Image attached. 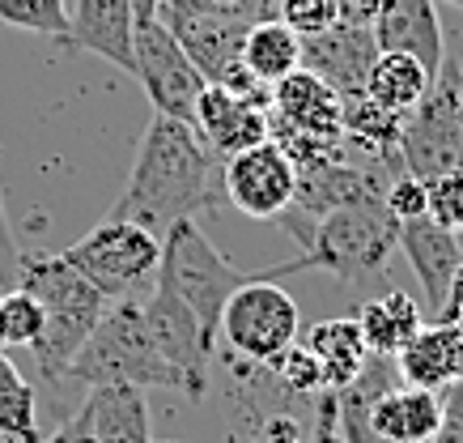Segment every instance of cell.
Listing matches in <instances>:
<instances>
[{"label": "cell", "mask_w": 463, "mask_h": 443, "mask_svg": "<svg viewBox=\"0 0 463 443\" xmlns=\"http://www.w3.org/2000/svg\"><path fill=\"white\" fill-rule=\"evenodd\" d=\"M213 179L217 154L200 141V132L183 120L154 115L111 217L137 222L162 239L175 222H196V214L213 200Z\"/></svg>", "instance_id": "6da1fadb"}, {"label": "cell", "mask_w": 463, "mask_h": 443, "mask_svg": "<svg viewBox=\"0 0 463 443\" xmlns=\"http://www.w3.org/2000/svg\"><path fill=\"white\" fill-rule=\"evenodd\" d=\"M272 17V0H162L157 22L175 34V43L187 52V60L204 72L209 86H222L239 99L268 102L272 90H264L251 72L242 69V43L255 22Z\"/></svg>", "instance_id": "7a4b0ae2"}, {"label": "cell", "mask_w": 463, "mask_h": 443, "mask_svg": "<svg viewBox=\"0 0 463 443\" xmlns=\"http://www.w3.org/2000/svg\"><path fill=\"white\" fill-rule=\"evenodd\" d=\"M17 286L34 294V303L43 307V337L30 350H34L39 375L60 388L69 380L77 350L107 312V299L72 269L69 260L52 256V252H34V256L22 252V282Z\"/></svg>", "instance_id": "3957f363"}, {"label": "cell", "mask_w": 463, "mask_h": 443, "mask_svg": "<svg viewBox=\"0 0 463 443\" xmlns=\"http://www.w3.org/2000/svg\"><path fill=\"white\" fill-rule=\"evenodd\" d=\"M400 247V222L387 209V200H370V205H340L332 214H323L315 222L307 239V252L294 260H285L277 269H264L255 277H289V273L323 269L340 277V282H362L387 269L392 252Z\"/></svg>", "instance_id": "277c9868"}, {"label": "cell", "mask_w": 463, "mask_h": 443, "mask_svg": "<svg viewBox=\"0 0 463 443\" xmlns=\"http://www.w3.org/2000/svg\"><path fill=\"white\" fill-rule=\"evenodd\" d=\"M69 384L102 388V384H128V388H170L183 392L179 375L170 371V362L157 354L149 324H145L141 299H115L107 303L102 320L85 337L69 367Z\"/></svg>", "instance_id": "5b68a950"}, {"label": "cell", "mask_w": 463, "mask_h": 443, "mask_svg": "<svg viewBox=\"0 0 463 443\" xmlns=\"http://www.w3.org/2000/svg\"><path fill=\"white\" fill-rule=\"evenodd\" d=\"M157 282H166V286L192 307V315L200 320L204 342L217 345L225 303H230V294L247 282V273L234 269V265L213 247V239L196 226V222H175V226L162 235Z\"/></svg>", "instance_id": "8992f818"}, {"label": "cell", "mask_w": 463, "mask_h": 443, "mask_svg": "<svg viewBox=\"0 0 463 443\" xmlns=\"http://www.w3.org/2000/svg\"><path fill=\"white\" fill-rule=\"evenodd\" d=\"M60 256L69 260L72 269L81 273L107 303L137 299L149 282H157L162 239L149 235L145 226H137V222L107 217L90 235H81L69 252H60Z\"/></svg>", "instance_id": "52a82bcc"}, {"label": "cell", "mask_w": 463, "mask_h": 443, "mask_svg": "<svg viewBox=\"0 0 463 443\" xmlns=\"http://www.w3.org/2000/svg\"><path fill=\"white\" fill-rule=\"evenodd\" d=\"M298 329H302V315H298L294 294H285L277 282L268 277H247L222 312V342L230 350L234 362L247 367H272L277 358L298 345Z\"/></svg>", "instance_id": "ba28073f"}, {"label": "cell", "mask_w": 463, "mask_h": 443, "mask_svg": "<svg viewBox=\"0 0 463 443\" xmlns=\"http://www.w3.org/2000/svg\"><path fill=\"white\" fill-rule=\"evenodd\" d=\"M459 82H463V64H455L447 56L442 69L430 77V90L417 102V111H408V120H404L400 162L417 179H434V175L459 167V149H463Z\"/></svg>", "instance_id": "9c48e42d"}, {"label": "cell", "mask_w": 463, "mask_h": 443, "mask_svg": "<svg viewBox=\"0 0 463 443\" xmlns=\"http://www.w3.org/2000/svg\"><path fill=\"white\" fill-rule=\"evenodd\" d=\"M137 82H141L145 99L154 102V115H170L192 124L196 120V102L204 94V72L187 60L175 34L162 22H141L137 26Z\"/></svg>", "instance_id": "30bf717a"}, {"label": "cell", "mask_w": 463, "mask_h": 443, "mask_svg": "<svg viewBox=\"0 0 463 443\" xmlns=\"http://www.w3.org/2000/svg\"><path fill=\"white\" fill-rule=\"evenodd\" d=\"M145 324H149V337H154L157 354L170 362V371L179 375L183 397L200 400L204 388H209V354L213 345L204 342L200 332V320L192 315V307L166 286V282H154L149 294L141 299Z\"/></svg>", "instance_id": "8fae6325"}, {"label": "cell", "mask_w": 463, "mask_h": 443, "mask_svg": "<svg viewBox=\"0 0 463 443\" xmlns=\"http://www.w3.org/2000/svg\"><path fill=\"white\" fill-rule=\"evenodd\" d=\"M222 184L239 214L255 217V222H281L285 209L294 205L298 171L294 162L281 154V145L264 141L230 158L222 171Z\"/></svg>", "instance_id": "7c38bea8"}, {"label": "cell", "mask_w": 463, "mask_h": 443, "mask_svg": "<svg viewBox=\"0 0 463 443\" xmlns=\"http://www.w3.org/2000/svg\"><path fill=\"white\" fill-rule=\"evenodd\" d=\"M379 60V39L370 26H353V22H336L323 34L302 39V69L315 72L323 86H332L340 99L365 94L370 69Z\"/></svg>", "instance_id": "4fadbf2b"}, {"label": "cell", "mask_w": 463, "mask_h": 443, "mask_svg": "<svg viewBox=\"0 0 463 443\" xmlns=\"http://www.w3.org/2000/svg\"><path fill=\"white\" fill-rule=\"evenodd\" d=\"M137 14L132 0H72L64 47L102 56L107 64L137 77Z\"/></svg>", "instance_id": "5bb4252c"}, {"label": "cell", "mask_w": 463, "mask_h": 443, "mask_svg": "<svg viewBox=\"0 0 463 443\" xmlns=\"http://www.w3.org/2000/svg\"><path fill=\"white\" fill-rule=\"evenodd\" d=\"M192 129L217 154V162H230L242 149H255V145L268 141V102L239 99L222 86H204Z\"/></svg>", "instance_id": "9a60e30c"}, {"label": "cell", "mask_w": 463, "mask_h": 443, "mask_svg": "<svg viewBox=\"0 0 463 443\" xmlns=\"http://www.w3.org/2000/svg\"><path fill=\"white\" fill-rule=\"evenodd\" d=\"M379 52H404L425 72H438L447 60V30L438 22L434 0H383L374 17Z\"/></svg>", "instance_id": "2e32d148"}, {"label": "cell", "mask_w": 463, "mask_h": 443, "mask_svg": "<svg viewBox=\"0 0 463 443\" xmlns=\"http://www.w3.org/2000/svg\"><path fill=\"white\" fill-rule=\"evenodd\" d=\"M268 111L277 115L281 124L310 132V137H345V99L307 69L289 72L285 82L272 86Z\"/></svg>", "instance_id": "e0dca14e"}, {"label": "cell", "mask_w": 463, "mask_h": 443, "mask_svg": "<svg viewBox=\"0 0 463 443\" xmlns=\"http://www.w3.org/2000/svg\"><path fill=\"white\" fill-rule=\"evenodd\" d=\"M400 247H404L408 265L417 273V282H421V294L425 303L442 312L447 307V290H450V277L459 273L463 265V244L455 230H442L438 222L430 217H412L400 226Z\"/></svg>", "instance_id": "ac0fdd59"}, {"label": "cell", "mask_w": 463, "mask_h": 443, "mask_svg": "<svg viewBox=\"0 0 463 443\" xmlns=\"http://www.w3.org/2000/svg\"><path fill=\"white\" fill-rule=\"evenodd\" d=\"M438 418H442V397L430 388H383L370 400V427L387 443H434Z\"/></svg>", "instance_id": "d6986e66"}, {"label": "cell", "mask_w": 463, "mask_h": 443, "mask_svg": "<svg viewBox=\"0 0 463 443\" xmlns=\"http://www.w3.org/2000/svg\"><path fill=\"white\" fill-rule=\"evenodd\" d=\"M81 414L90 422L94 443H154L149 439V405H145L141 388H90V397L81 400Z\"/></svg>", "instance_id": "ffe728a7"}, {"label": "cell", "mask_w": 463, "mask_h": 443, "mask_svg": "<svg viewBox=\"0 0 463 443\" xmlns=\"http://www.w3.org/2000/svg\"><path fill=\"white\" fill-rule=\"evenodd\" d=\"M357 329H362V342L370 350V358H395L417 332L425 329L421 303L404 294V290H392L383 299H370L357 307Z\"/></svg>", "instance_id": "44dd1931"}, {"label": "cell", "mask_w": 463, "mask_h": 443, "mask_svg": "<svg viewBox=\"0 0 463 443\" xmlns=\"http://www.w3.org/2000/svg\"><path fill=\"white\" fill-rule=\"evenodd\" d=\"M307 350L319 358L327 392L349 388L353 380L365 371V362H370V350H365L362 329H357V320H353V315H332V320H319V324L307 332Z\"/></svg>", "instance_id": "7402d4cb"}, {"label": "cell", "mask_w": 463, "mask_h": 443, "mask_svg": "<svg viewBox=\"0 0 463 443\" xmlns=\"http://www.w3.org/2000/svg\"><path fill=\"white\" fill-rule=\"evenodd\" d=\"M242 69L251 72L264 90H272L277 82H285L289 72L302 69V39L285 26L281 17L255 22L247 43H242Z\"/></svg>", "instance_id": "603a6c76"}, {"label": "cell", "mask_w": 463, "mask_h": 443, "mask_svg": "<svg viewBox=\"0 0 463 443\" xmlns=\"http://www.w3.org/2000/svg\"><path fill=\"white\" fill-rule=\"evenodd\" d=\"M404 120L408 115L387 111V107H379L365 94H353V99H345V145L379 158V162H400Z\"/></svg>", "instance_id": "cb8c5ba5"}, {"label": "cell", "mask_w": 463, "mask_h": 443, "mask_svg": "<svg viewBox=\"0 0 463 443\" xmlns=\"http://www.w3.org/2000/svg\"><path fill=\"white\" fill-rule=\"evenodd\" d=\"M430 77L434 72H425L421 64L404 52H379L374 60V69H370V82H365V99H374L379 107L387 111H417V102L425 99V90H430Z\"/></svg>", "instance_id": "d4e9b609"}, {"label": "cell", "mask_w": 463, "mask_h": 443, "mask_svg": "<svg viewBox=\"0 0 463 443\" xmlns=\"http://www.w3.org/2000/svg\"><path fill=\"white\" fill-rule=\"evenodd\" d=\"M395 375H400L408 388H430V392H442L447 384H455L442 324H425V329L395 354Z\"/></svg>", "instance_id": "484cf974"}, {"label": "cell", "mask_w": 463, "mask_h": 443, "mask_svg": "<svg viewBox=\"0 0 463 443\" xmlns=\"http://www.w3.org/2000/svg\"><path fill=\"white\" fill-rule=\"evenodd\" d=\"M0 443H43L34 388L5 354H0Z\"/></svg>", "instance_id": "4316f807"}, {"label": "cell", "mask_w": 463, "mask_h": 443, "mask_svg": "<svg viewBox=\"0 0 463 443\" xmlns=\"http://www.w3.org/2000/svg\"><path fill=\"white\" fill-rule=\"evenodd\" d=\"M0 22L43 39H69V0H0Z\"/></svg>", "instance_id": "83f0119b"}, {"label": "cell", "mask_w": 463, "mask_h": 443, "mask_svg": "<svg viewBox=\"0 0 463 443\" xmlns=\"http://www.w3.org/2000/svg\"><path fill=\"white\" fill-rule=\"evenodd\" d=\"M43 337V307L22 286L0 290V350L5 345H34Z\"/></svg>", "instance_id": "f1b7e54d"}, {"label": "cell", "mask_w": 463, "mask_h": 443, "mask_svg": "<svg viewBox=\"0 0 463 443\" xmlns=\"http://www.w3.org/2000/svg\"><path fill=\"white\" fill-rule=\"evenodd\" d=\"M272 380L285 388V392H294V397H319V392H327V384H323V367H319V358L310 354L307 345L298 342L289 345L272 367Z\"/></svg>", "instance_id": "f546056e"}, {"label": "cell", "mask_w": 463, "mask_h": 443, "mask_svg": "<svg viewBox=\"0 0 463 443\" xmlns=\"http://www.w3.org/2000/svg\"><path fill=\"white\" fill-rule=\"evenodd\" d=\"M425 217L438 222L442 230H463V171H442L425 179Z\"/></svg>", "instance_id": "4dcf8cb0"}, {"label": "cell", "mask_w": 463, "mask_h": 443, "mask_svg": "<svg viewBox=\"0 0 463 443\" xmlns=\"http://www.w3.org/2000/svg\"><path fill=\"white\" fill-rule=\"evenodd\" d=\"M277 17L294 30L298 39H310V34H323V30H332L340 22V0H281Z\"/></svg>", "instance_id": "1f68e13d"}, {"label": "cell", "mask_w": 463, "mask_h": 443, "mask_svg": "<svg viewBox=\"0 0 463 443\" xmlns=\"http://www.w3.org/2000/svg\"><path fill=\"white\" fill-rule=\"evenodd\" d=\"M387 209L395 214V222L404 226L412 217H425V179L417 175H395L392 188H387Z\"/></svg>", "instance_id": "d6a6232c"}, {"label": "cell", "mask_w": 463, "mask_h": 443, "mask_svg": "<svg viewBox=\"0 0 463 443\" xmlns=\"http://www.w3.org/2000/svg\"><path fill=\"white\" fill-rule=\"evenodd\" d=\"M22 282V247L5 214V197H0V290H14Z\"/></svg>", "instance_id": "836d02e7"}, {"label": "cell", "mask_w": 463, "mask_h": 443, "mask_svg": "<svg viewBox=\"0 0 463 443\" xmlns=\"http://www.w3.org/2000/svg\"><path fill=\"white\" fill-rule=\"evenodd\" d=\"M438 397H442V418H438L434 443H463V384H447Z\"/></svg>", "instance_id": "e575fe53"}, {"label": "cell", "mask_w": 463, "mask_h": 443, "mask_svg": "<svg viewBox=\"0 0 463 443\" xmlns=\"http://www.w3.org/2000/svg\"><path fill=\"white\" fill-rule=\"evenodd\" d=\"M307 443H340V427H336V392H319L315 405V430Z\"/></svg>", "instance_id": "d590c367"}, {"label": "cell", "mask_w": 463, "mask_h": 443, "mask_svg": "<svg viewBox=\"0 0 463 443\" xmlns=\"http://www.w3.org/2000/svg\"><path fill=\"white\" fill-rule=\"evenodd\" d=\"M264 443H307L302 422L289 414H272V422L264 427Z\"/></svg>", "instance_id": "8d00e7d4"}, {"label": "cell", "mask_w": 463, "mask_h": 443, "mask_svg": "<svg viewBox=\"0 0 463 443\" xmlns=\"http://www.w3.org/2000/svg\"><path fill=\"white\" fill-rule=\"evenodd\" d=\"M379 9H383V0H340V22H353V26H370V30H374Z\"/></svg>", "instance_id": "74e56055"}, {"label": "cell", "mask_w": 463, "mask_h": 443, "mask_svg": "<svg viewBox=\"0 0 463 443\" xmlns=\"http://www.w3.org/2000/svg\"><path fill=\"white\" fill-rule=\"evenodd\" d=\"M447 332V350H450V375L455 384H463V320H438Z\"/></svg>", "instance_id": "f35d334b"}, {"label": "cell", "mask_w": 463, "mask_h": 443, "mask_svg": "<svg viewBox=\"0 0 463 443\" xmlns=\"http://www.w3.org/2000/svg\"><path fill=\"white\" fill-rule=\"evenodd\" d=\"M43 443H94V435H90V422H85V414L77 409L69 422H60L56 435H47Z\"/></svg>", "instance_id": "ab89813d"}, {"label": "cell", "mask_w": 463, "mask_h": 443, "mask_svg": "<svg viewBox=\"0 0 463 443\" xmlns=\"http://www.w3.org/2000/svg\"><path fill=\"white\" fill-rule=\"evenodd\" d=\"M438 320H463V265H459V273L450 277V290H447V307L438 312Z\"/></svg>", "instance_id": "60d3db41"}, {"label": "cell", "mask_w": 463, "mask_h": 443, "mask_svg": "<svg viewBox=\"0 0 463 443\" xmlns=\"http://www.w3.org/2000/svg\"><path fill=\"white\" fill-rule=\"evenodd\" d=\"M157 9H162V0H132V14H137V26H141V22H154Z\"/></svg>", "instance_id": "b9f144b4"}, {"label": "cell", "mask_w": 463, "mask_h": 443, "mask_svg": "<svg viewBox=\"0 0 463 443\" xmlns=\"http://www.w3.org/2000/svg\"><path fill=\"white\" fill-rule=\"evenodd\" d=\"M459 124H463V82H459ZM459 171H463V149H459Z\"/></svg>", "instance_id": "7bdbcfd3"}, {"label": "cell", "mask_w": 463, "mask_h": 443, "mask_svg": "<svg viewBox=\"0 0 463 443\" xmlns=\"http://www.w3.org/2000/svg\"><path fill=\"white\" fill-rule=\"evenodd\" d=\"M434 5H438V0H434ZM442 5H459V9H463V0H442Z\"/></svg>", "instance_id": "ee69618b"}, {"label": "cell", "mask_w": 463, "mask_h": 443, "mask_svg": "<svg viewBox=\"0 0 463 443\" xmlns=\"http://www.w3.org/2000/svg\"><path fill=\"white\" fill-rule=\"evenodd\" d=\"M222 5H239V0H222Z\"/></svg>", "instance_id": "f6af8a7d"}, {"label": "cell", "mask_w": 463, "mask_h": 443, "mask_svg": "<svg viewBox=\"0 0 463 443\" xmlns=\"http://www.w3.org/2000/svg\"><path fill=\"white\" fill-rule=\"evenodd\" d=\"M234 443H239V439H234Z\"/></svg>", "instance_id": "bcb514c9"}]
</instances>
